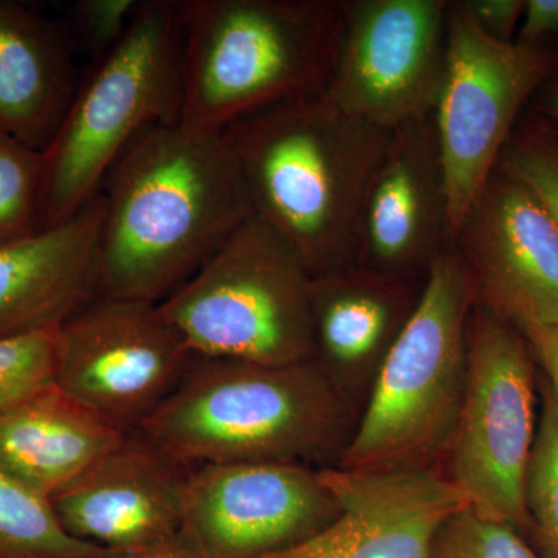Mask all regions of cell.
Masks as SVG:
<instances>
[{
	"label": "cell",
	"instance_id": "cell-1",
	"mask_svg": "<svg viewBox=\"0 0 558 558\" xmlns=\"http://www.w3.org/2000/svg\"><path fill=\"white\" fill-rule=\"evenodd\" d=\"M98 242V295L171 296L253 215L223 132L157 124L113 165Z\"/></svg>",
	"mask_w": 558,
	"mask_h": 558
},
{
	"label": "cell",
	"instance_id": "cell-2",
	"mask_svg": "<svg viewBox=\"0 0 558 558\" xmlns=\"http://www.w3.org/2000/svg\"><path fill=\"white\" fill-rule=\"evenodd\" d=\"M222 132L253 216L299 253L312 277L351 266L363 197L391 131L322 94L250 113Z\"/></svg>",
	"mask_w": 558,
	"mask_h": 558
},
{
	"label": "cell",
	"instance_id": "cell-3",
	"mask_svg": "<svg viewBox=\"0 0 558 558\" xmlns=\"http://www.w3.org/2000/svg\"><path fill=\"white\" fill-rule=\"evenodd\" d=\"M359 413L314 360L267 365L194 359L135 432L189 469L233 462L339 465Z\"/></svg>",
	"mask_w": 558,
	"mask_h": 558
},
{
	"label": "cell",
	"instance_id": "cell-4",
	"mask_svg": "<svg viewBox=\"0 0 558 558\" xmlns=\"http://www.w3.org/2000/svg\"><path fill=\"white\" fill-rule=\"evenodd\" d=\"M344 0H179L180 121L222 132L328 86Z\"/></svg>",
	"mask_w": 558,
	"mask_h": 558
},
{
	"label": "cell",
	"instance_id": "cell-5",
	"mask_svg": "<svg viewBox=\"0 0 558 558\" xmlns=\"http://www.w3.org/2000/svg\"><path fill=\"white\" fill-rule=\"evenodd\" d=\"M475 306L472 279L450 244L429 267L416 311L385 360L336 468L439 469L464 398Z\"/></svg>",
	"mask_w": 558,
	"mask_h": 558
},
{
	"label": "cell",
	"instance_id": "cell-6",
	"mask_svg": "<svg viewBox=\"0 0 558 558\" xmlns=\"http://www.w3.org/2000/svg\"><path fill=\"white\" fill-rule=\"evenodd\" d=\"M179 0H142L130 31L89 62L57 137L44 150V229L100 196L128 148L150 128L180 120Z\"/></svg>",
	"mask_w": 558,
	"mask_h": 558
},
{
	"label": "cell",
	"instance_id": "cell-7",
	"mask_svg": "<svg viewBox=\"0 0 558 558\" xmlns=\"http://www.w3.org/2000/svg\"><path fill=\"white\" fill-rule=\"evenodd\" d=\"M311 277L252 215L159 306L196 357L303 362L312 359Z\"/></svg>",
	"mask_w": 558,
	"mask_h": 558
},
{
	"label": "cell",
	"instance_id": "cell-8",
	"mask_svg": "<svg viewBox=\"0 0 558 558\" xmlns=\"http://www.w3.org/2000/svg\"><path fill=\"white\" fill-rule=\"evenodd\" d=\"M534 373L523 332L476 304L464 398L442 472L476 513L515 529L529 523L524 478L537 435Z\"/></svg>",
	"mask_w": 558,
	"mask_h": 558
},
{
	"label": "cell",
	"instance_id": "cell-9",
	"mask_svg": "<svg viewBox=\"0 0 558 558\" xmlns=\"http://www.w3.org/2000/svg\"><path fill=\"white\" fill-rule=\"evenodd\" d=\"M558 68L556 46L487 38L449 0V61L435 110L449 191L451 236L539 87Z\"/></svg>",
	"mask_w": 558,
	"mask_h": 558
},
{
	"label": "cell",
	"instance_id": "cell-10",
	"mask_svg": "<svg viewBox=\"0 0 558 558\" xmlns=\"http://www.w3.org/2000/svg\"><path fill=\"white\" fill-rule=\"evenodd\" d=\"M449 61V0H344L323 97L392 131L435 113Z\"/></svg>",
	"mask_w": 558,
	"mask_h": 558
},
{
	"label": "cell",
	"instance_id": "cell-11",
	"mask_svg": "<svg viewBox=\"0 0 558 558\" xmlns=\"http://www.w3.org/2000/svg\"><path fill=\"white\" fill-rule=\"evenodd\" d=\"M194 359L159 304L98 295L61 326L57 387L132 435L174 395Z\"/></svg>",
	"mask_w": 558,
	"mask_h": 558
},
{
	"label": "cell",
	"instance_id": "cell-12",
	"mask_svg": "<svg viewBox=\"0 0 558 558\" xmlns=\"http://www.w3.org/2000/svg\"><path fill=\"white\" fill-rule=\"evenodd\" d=\"M339 513L319 469L207 464L186 481L180 539L205 558H266L315 537Z\"/></svg>",
	"mask_w": 558,
	"mask_h": 558
},
{
	"label": "cell",
	"instance_id": "cell-13",
	"mask_svg": "<svg viewBox=\"0 0 558 558\" xmlns=\"http://www.w3.org/2000/svg\"><path fill=\"white\" fill-rule=\"evenodd\" d=\"M451 244L476 304L519 329L558 326V226L523 183L495 170Z\"/></svg>",
	"mask_w": 558,
	"mask_h": 558
},
{
	"label": "cell",
	"instance_id": "cell-14",
	"mask_svg": "<svg viewBox=\"0 0 558 558\" xmlns=\"http://www.w3.org/2000/svg\"><path fill=\"white\" fill-rule=\"evenodd\" d=\"M451 241L449 191L432 113L389 134L363 197L352 264L424 279Z\"/></svg>",
	"mask_w": 558,
	"mask_h": 558
},
{
	"label": "cell",
	"instance_id": "cell-15",
	"mask_svg": "<svg viewBox=\"0 0 558 558\" xmlns=\"http://www.w3.org/2000/svg\"><path fill=\"white\" fill-rule=\"evenodd\" d=\"M340 505L328 527L266 558H429L442 521L468 499L440 469H319Z\"/></svg>",
	"mask_w": 558,
	"mask_h": 558
},
{
	"label": "cell",
	"instance_id": "cell-16",
	"mask_svg": "<svg viewBox=\"0 0 558 558\" xmlns=\"http://www.w3.org/2000/svg\"><path fill=\"white\" fill-rule=\"evenodd\" d=\"M191 469L132 433L50 499L70 537L113 554L180 538Z\"/></svg>",
	"mask_w": 558,
	"mask_h": 558
},
{
	"label": "cell",
	"instance_id": "cell-17",
	"mask_svg": "<svg viewBox=\"0 0 558 558\" xmlns=\"http://www.w3.org/2000/svg\"><path fill=\"white\" fill-rule=\"evenodd\" d=\"M424 282L354 264L311 277L312 360L359 416Z\"/></svg>",
	"mask_w": 558,
	"mask_h": 558
},
{
	"label": "cell",
	"instance_id": "cell-18",
	"mask_svg": "<svg viewBox=\"0 0 558 558\" xmlns=\"http://www.w3.org/2000/svg\"><path fill=\"white\" fill-rule=\"evenodd\" d=\"M105 199L73 218L0 244V339L61 328L98 296Z\"/></svg>",
	"mask_w": 558,
	"mask_h": 558
},
{
	"label": "cell",
	"instance_id": "cell-19",
	"mask_svg": "<svg viewBox=\"0 0 558 558\" xmlns=\"http://www.w3.org/2000/svg\"><path fill=\"white\" fill-rule=\"evenodd\" d=\"M75 54L62 22L0 0V131L49 148L78 89Z\"/></svg>",
	"mask_w": 558,
	"mask_h": 558
},
{
	"label": "cell",
	"instance_id": "cell-20",
	"mask_svg": "<svg viewBox=\"0 0 558 558\" xmlns=\"http://www.w3.org/2000/svg\"><path fill=\"white\" fill-rule=\"evenodd\" d=\"M126 436L53 385L0 411V469L50 501Z\"/></svg>",
	"mask_w": 558,
	"mask_h": 558
},
{
	"label": "cell",
	"instance_id": "cell-21",
	"mask_svg": "<svg viewBox=\"0 0 558 558\" xmlns=\"http://www.w3.org/2000/svg\"><path fill=\"white\" fill-rule=\"evenodd\" d=\"M113 553L70 537L49 499L0 469V558H109Z\"/></svg>",
	"mask_w": 558,
	"mask_h": 558
},
{
	"label": "cell",
	"instance_id": "cell-22",
	"mask_svg": "<svg viewBox=\"0 0 558 558\" xmlns=\"http://www.w3.org/2000/svg\"><path fill=\"white\" fill-rule=\"evenodd\" d=\"M44 154L0 131V244L44 229Z\"/></svg>",
	"mask_w": 558,
	"mask_h": 558
},
{
	"label": "cell",
	"instance_id": "cell-23",
	"mask_svg": "<svg viewBox=\"0 0 558 558\" xmlns=\"http://www.w3.org/2000/svg\"><path fill=\"white\" fill-rule=\"evenodd\" d=\"M524 502L545 558H558V400L550 389H546L543 398L529 458Z\"/></svg>",
	"mask_w": 558,
	"mask_h": 558
},
{
	"label": "cell",
	"instance_id": "cell-24",
	"mask_svg": "<svg viewBox=\"0 0 558 558\" xmlns=\"http://www.w3.org/2000/svg\"><path fill=\"white\" fill-rule=\"evenodd\" d=\"M497 170L531 190L558 226V135L545 121L537 116L519 121Z\"/></svg>",
	"mask_w": 558,
	"mask_h": 558
},
{
	"label": "cell",
	"instance_id": "cell-25",
	"mask_svg": "<svg viewBox=\"0 0 558 558\" xmlns=\"http://www.w3.org/2000/svg\"><path fill=\"white\" fill-rule=\"evenodd\" d=\"M61 328L0 339V411L57 385Z\"/></svg>",
	"mask_w": 558,
	"mask_h": 558
},
{
	"label": "cell",
	"instance_id": "cell-26",
	"mask_svg": "<svg viewBox=\"0 0 558 558\" xmlns=\"http://www.w3.org/2000/svg\"><path fill=\"white\" fill-rule=\"evenodd\" d=\"M429 558H545L520 537L519 529L486 519L470 506L440 524Z\"/></svg>",
	"mask_w": 558,
	"mask_h": 558
},
{
	"label": "cell",
	"instance_id": "cell-27",
	"mask_svg": "<svg viewBox=\"0 0 558 558\" xmlns=\"http://www.w3.org/2000/svg\"><path fill=\"white\" fill-rule=\"evenodd\" d=\"M142 0H78L62 21L75 53L98 61L130 31Z\"/></svg>",
	"mask_w": 558,
	"mask_h": 558
},
{
	"label": "cell",
	"instance_id": "cell-28",
	"mask_svg": "<svg viewBox=\"0 0 558 558\" xmlns=\"http://www.w3.org/2000/svg\"><path fill=\"white\" fill-rule=\"evenodd\" d=\"M453 3L470 24L499 43L515 40L513 36L526 10V0H453Z\"/></svg>",
	"mask_w": 558,
	"mask_h": 558
},
{
	"label": "cell",
	"instance_id": "cell-29",
	"mask_svg": "<svg viewBox=\"0 0 558 558\" xmlns=\"http://www.w3.org/2000/svg\"><path fill=\"white\" fill-rule=\"evenodd\" d=\"M558 39V0H526L517 43L554 46Z\"/></svg>",
	"mask_w": 558,
	"mask_h": 558
},
{
	"label": "cell",
	"instance_id": "cell-30",
	"mask_svg": "<svg viewBox=\"0 0 558 558\" xmlns=\"http://www.w3.org/2000/svg\"><path fill=\"white\" fill-rule=\"evenodd\" d=\"M520 330L548 374L550 392L558 400V326H526Z\"/></svg>",
	"mask_w": 558,
	"mask_h": 558
},
{
	"label": "cell",
	"instance_id": "cell-31",
	"mask_svg": "<svg viewBox=\"0 0 558 558\" xmlns=\"http://www.w3.org/2000/svg\"><path fill=\"white\" fill-rule=\"evenodd\" d=\"M534 116L546 124L558 135V68L553 75L545 81L534 100L531 102Z\"/></svg>",
	"mask_w": 558,
	"mask_h": 558
},
{
	"label": "cell",
	"instance_id": "cell-32",
	"mask_svg": "<svg viewBox=\"0 0 558 558\" xmlns=\"http://www.w3.org/2000/svg\"><path fill=\"white\" fill-rule=\"evenodd\" d=\"M109 558H205L196 550L191 549L189 545L178 538L174 542L165 543L156 548L137 550L130 554H113Z\"/></svg>",
	"mask_w": 558,
	"mask_h": 558
}]
</instances>
